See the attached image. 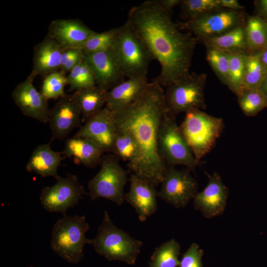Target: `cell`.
Wrapping results in <instances>:
<instances>
[{
  "instance_id": "1",
  "label": "cell",
  "mask_w": 267,
  "mask_h": 267,
  "mask_svg": "<svg viewBox=\"0 0 267 267\" xmlns=\"http://www.w3.org/2000/svg\"><path fill=\"white\" fill-rule=\"evenodd\" d=\"M171 13L156 0H147L133 7L126 22L159 62L161 72L154 80L166 87L190 74L198 41L192 34L180 32Z\"/></svg>"
},
{
  "instance_id": "2",
  "label": "cell",
  "mask_w": 267,
  "mask_h": 267,
  "mask_svg": "<svg viewBox=\"0 0 267 267\" xmlns=\"http://www.w3.org/2000/svg\"><path fill=\"white\" fill-rule=\"evenodd\" d=\"M164 92L153 80L135 101L113 112L116 128L129 132L138 147V160L132 174L155 186L161 184L167 168L158 147L159 128L167 113Z\"/></svg>"
},
{
  "instance_id": "3",
  "label": "cell",
  "mask_w": 267,
  "mask_h": 267,
  "mask_svg": "<svg viewBox=\"0 0 267 267\" xmlns=\"http://www.w3.org/2000/svg\"><path fill=\"white\" fill-rule=\"evenodd\" d=\"M91 245L96 252L109 261L135 264L143 243L117 227L108 213L104 212L102 221Z\"/></svg>"
},
{
  "instance_id": "4",
  "label": "cell",
  "mask_w": 267,
  "mask_h": 267,
  "mask_svg": "<svg viewBox=\"0 0 267 267\" xmlns=\"http://www.w3.org/2000/svg\"><path fill=\"white\" fill-rule=\"evenodd\" d=\"M179 127L198 165L213 148L224 124L222 118L211 116L196 109L185 113Z\"/></svg>"
},
{
  "instance_id": "5",
  "label": "cell",
  "mask_w": 267,
  "mask_h": 267,
  "mask_svg": "<svg viewBox=\"0 0 267 267\" xmlns=\"http://www.w3.org/2000/svg\"><path fill=\"white\" fill-rule=\"evenodd\" d=\"M89 228L85 216L64 215L53 225L51 249L69 263H79L84 257L85 245L91 243L86 236Z\"/></svg>"
},
{
  "instance_id": "6",
  "label": "cell",
  "mask_w": 267,
  "mask_h": 267,
  "mask_svg": "<svg viewBox=\"0 0 267 267\" xmlns=\"http://www.w3.org/2000/svg\"><path fill=\"white\" fill-rule=\"evenodd\" d=\"M116 28L113 44L110 48L126 77L146 76L151 54L138 35L127 24Z\"/></svg>"
},
{
  "instance_id": "7",
  "label": "cell",
  "mask_w": 267,
  "mask_h": 267,
  "mask_svg": "<svg viewBox=\"0 0 267 267\" xmlns=\"http://www.w3.org/2000/svg\"><path fill=\"white\" fill-rule=\"evenodd\" d=\"M204 73H192L167 86L164 99L167 113L176 117L180 112L205 109Z\"/></svg>"
},
{
  "instance_id": "8",
  "label": "cell",
  "mask_w": 267,
  "mask_h": 267,
  "mask_svg": "<svg viewBox=\"0 0 267 267\" xmlns=\"http://www.w3.org/2000/svg\"><path fill=\"white\" fill-rule=\"evenodd\" d=\"M100 165L99 171L88 183L91 200L103 198L122 205L125 201L124 189L127 181V172L120 165L115 155L103 156Z\"/></svg>"
},
{
  "instance_id": "9",
  "label": "cell",
  "mask_w": 267,
  "mask_h": 267,
  "mask_svg": "<svg viewBox=\"0 0 267 267\" xmlns=\"http://www.w3.org/2000/svg\"><path fill=\"white\" fill-rule=\"evenodd\" d=\"M175 116L166 113L158 133V147L164 162L170 166L183 165L194 171L197 165Z\"/></svg>"
},
{
  "instance_id": "10",
  "label": "cell",
  "mask_w": 267,
  "mask_h": 267,
  "mask_svg": "<svg viewBox=\"0 0 267 267\" xmlns=\"http://www.w3.org/2000/svg\"><path fill=\"white\" fill-rule=\"evenodd\" d=\"M243 10L222 8L194 19L179 22L178 28L192 34L198 41L222 35L236 27L245 26Z\"/></svg>"
},
{
  "instance_id": "11",
  "label": "cell",
  "mask_w": 267,
  "mask_h": 267,
  "mask_svg": "<svg viewBox=\"0 0 267 267\" xmlns=\"http://www.w3.org/2000/svg\"><path fill=\"white\" fill-rule=\"evenodd\" d=\"M52 186L43 188L40 200L42 206L50 213H61L77 205L86 192L77 176L68 174L66 177H59Z\"/></svg>"
},
{
  "instance_id": "12",
  "label": "cell",
  "mask_w": 267,
  "mask_h": 267,
  "mask_svg": "<svg viewBox=\"0 0 267 267\" xmlns=\"http://www.w3.org/2000/svg\"><path fill=\"white\" fill-rule=\"evenodd\" d=\"M158 197L176 208L184 207L197 193L198 183L187 171L167 167Z\"/></svg>"
},
{
  "instance_id": "13",
  "label": "cell",
  "mask_w": 267,
  "mask_h": 267,
  "mask_svg": "<svg viewBox=\"0 0 267 267\" xmlns=\"http://www.w3.org/2000/svg\"><path fill=\"white\" fill-rule=\"evenodd\" d=\"M116 134L113 113L105 107L87 120L74 136L89 140L104 152H112Z\"/></svg>"
},
{
  "instance_id": "14",
  "label": "cell",
  "mask_w": 267,
  "mask_h": 267,
  "mask_svg": "<svg viewBox=\"0 0 267 267\" xmlns=\"http://www.w3.org/2000/svg\"><path fill=\"white\" fill-rule=\"evenodd\" d=\"M81 121L80 108L73 95H66L59 98L49 112L50 141L63 139L80 126Z\"/></svg>"
},
{
  "instance_id": "15",
  "label": "cell",
  "mask_w": 267,
  "mask_h": 267,
  "mask_svg": "<svg viewBox=\"0 0 267 267\" xmlns=\"http://www.w3.org/2000/svg\"><path fill=\"white\" fill-rule=\"evenodd\" d=\"M35 75L31 74L18 84L12 92V98L25 116L43 123H48L49 109L46 100L33 84Z\"/></svg>"
},
{
  "instance_id": "16",
  "label": "cell",
  "mask_w": 267,
  "mask_h": 267,
  "mask_svg": "<svg viewBox=\"0 0 267 267\" xmlns=\"http://www.w3.org/2000/svg\"><path fill=\"white\" fill-rule=\"evenodd\" d=\"M91 68L96 86L107 92L126 78L111 49L98 52L84 54Z\"/></svg>"
},
{
  "instance_id": "17",
  "label": "cell",
  "mask_w": 267,
  "mask_h": 267,
  "mask_svg": "<svg viewBox=\"0 0 267 267\" xmlns=\"http://www.w3.org/2000/svg\"><path fill=\"white\" fill-rule=\"evenodd\" d=\"M208 182L193 198L194 208L206 218L221 215L224 212L228 196V189L217 173L210 175L206 173Z\"/></svg>"
},
{
  "instance_id": "18",
  "label": "cell",
  "mask_w": 267,
  "mask_h": 267,
  "mask_svg": "<svg viewBox=\"0 0 267 267\" xmlns=\"http://www.w3.org/2000/svg\"><path fill=\"white\" fill-rule=\"evenodd\" d=\"M130 186L125 194V200L135 210L140 222H144L157 210L158 192L154 185L132 174Z\"/></svg>"
},
{
  "instance_id": "19",
  "label": "cell",
  "mask_w": 267,
  "mask_h": 267,
  "mask_svg": "<svg viewBox=\"0 0 267 267\" xmlns=\"http://www.w3.org/2000/svg\"><path fill=\"white\" fill-rule=\"evenodd\" d=\"M94 33L79 20L56 19L51 22L48 36L64 50L80 48Z\"/></svg>"
},
{
  "instance_id": "20",
  "label": "cell",
  "mask_w": 267,
  "mask_h": 267,
  "mask_svg": "<svg viewBox=\"0 0 267 267\" xmlns=\"http://www.w3.org/2000/svg\"><path fill=\"white\" fill-rule=\"evenodd\" d=\"M146 76L129 78L107 92L105 107L116 112L138 98L146 89Z\"/></svg>"
},
{
  "instance_id": "21",
  "label": "cell",
  "mask_w": 267,
  "mask_h": 267,
  "mask_svg": "<svg viewBox=\"0 0 267 267\" xmlns=\"http://www.w3.org/2000/svg\"><path fill=\"white\" fill-rule=\"evenodd\" d=\"M63 51L54 40L46 37L35 47L31 73L45 77L58 71L61 68Z\"/></svg>"
},
{
  "instance_id": "22",
  "label": "cell",
  "mask_w": 267,
  "mask_h": 267,
  "mask_svg": "<svg viewBox=\"0 0 267 267\" xmlns=\"http://www.w3.org/2000/svg\"><path fill=\"white\" fill-rule=\"evenodd\" d=\"M63 160L60 152L53 151L50 143L38 145L33 151L26 166L29 173H35L42 177H59L57 171Z\"/></svg>"
},
{
  "instance_id": "23",
  "label": "cell",
  "mask_w": 267,
  "mask_h": 267,
  "mask_svg": "<svg viewBox=\"0 0 267 267\" xmlns=\"http://www.w3.org/2000/svg\"><path fill=\"white\" fill-rule=\"evenodd\" d=\"M104 153L89 140L74 136L66 139L61 154L66 157L73 158L78 164L94 168L100 164Z\"/></svg>"
},
{
  "instance_id": "24",
  "label": "cell",
  "mask_w": 267,
  "mask_h": 267,
  "mask_svg": "<svg viewBox=\"0 0 267 267\" xmlns=\"http://www.w3.org/2000/svg\"><path fill=\"white\" fill-rule=\"evenodd\" d=\"M207 48L226 52H248L245 26L236 27L222 35L201 40Z\"/></svg>"
},
{
  "instance_id": "25",
  "label": "cell",
  "mask_w": 267,
  "mask_h": 267,
  "mask_svg": "<svg viewBox=\"0 0 267 267\" xmlns=\"http://www.w3.org/2000/svg\"><path fill=\"white\" fill-rule=\"evenodd\" d=\"M107 92L95 86L76 90L73 94L80 108L82 122H85L103 108L106 103Z\"/></svg>"
},
{
  "instance_id": "26",
  "label": "cell",
  "mask_w": 267,
  "mask_h": 267,
  "mask_svg": "<svg viewBox=\"0 0 267 267\" xmlns=\"http://www.w3.org/2000/svg\"><path fill=\"white\" fill-rule=\"evenodd\" d=\"M248 53L259 52L267 47V22L258 16H249L245 25Z\"/></svg>"
},
{
  "instance_id": "27",
  "label": "cell",
  "mask_w": 267,
  "mask_h": 267,
  "mask_svg": "<svg viewBox=\"0 0 267 267\" xmlns=\"http://www.w3.org/2000/svg\"><path fill=\"white\" fill-rule=\"evenodd\" d=\"M112 152L116 156L128 162V167L132 172L138 158V149L132 135L127 131L117 128V134Z\"/></svg>"
},
{
  "instance_id": "28",
  "label": "cell",
  "mask_w": 267,
  "mask_h": 267,
  "mask_svg": "<svg viewBox=\"0 0 267 267\" xmlns=\"http://www.w3.org/2000/svg\"><path fill=\"white\" fill-rule=\"evenodd\" d=\"M180 245L171 239L155 249L150 257L149 267H177L180 261Z\"/></svg>"
},
{
  "instance_id": "29",
  "label": "cell",
  "mask_w": 267,
  "mask_h": 267,
  "mask_svg": "<svg viewBox=\"0 0 267 267\" xmlns=\"http://www.w3.org/2000/svg\"><path fill=\"white\" fill-rule=\"evenodd\" d=\"M267 74V70L262 62L259 53H247L241 89H258Z\"/></svg>"
},
{
  "instance_id": "30",
  "label": "cell",
  "mask_w": 267,
  "mask_h": 267,
  "mask_svg": "<svg viewBox=\"0 0 267 267\" xmlns=\"http://www.w3.org/2000/svg\"><path fill=\"white\" fill-rule=\"evenodd\" d=\"M237 96L240 108L246 116H254L267 107V98L258 89H242Z\"/></svg>"
},
{
  "instance_id": "31",
  "label": "cell",
  "mask_w": 267,
  "mask_h": 267,
  "mask_svg": "<svg viewBox=\"0 0 267 267\" xmlns=\"http://www.w3.org/2000/svg\"><path fill=\"white\" fill-rule=\"evenodd\" d=\"M71 90L92 88L96 86L93 72L85 59L75 67L67 76Z\"/></svg>"
},
{
  "instance_id": "32",
  "label": "cell",
  "mask_w": 267,
  "mask_h": 267,
  "mask_svg": "<svg viewBox=\"0 0 267 267\" xmlns=\"http://www.w3.org/2000/svg\"><path fill=\"white\" fill-rule=\"evenodd\" d=\"M179 5L185 21L222 8L219 0H182Z\"/></svg>"
},
{
  "instance_id": "33",
  "label": "cell",
  "mask_w": 267,
  "mask_h": 267,
  "mask_svg": "<svg viewBox=\"0 0 267 267\" xmlns=\"http://www.w3.org/2000/svg\"><path fill=\"white\" fill-rule=\"evenodd\" d=\"M226 53L229 59L227 86L237 95L241 89L245 67V56L248 52Z\"/></svg>"
},
{
  "instance_id": "34",
  "label": "cell",
  "mask_w": 267,
  "mask_h": 267,
  "mask_svg": "<svg viewBox=\"0 0 267 267\" xmlns=\"http://www.w3.org/2000/svg\"><path fill=\"white\" fill-rule=\"evenodd\" d=\"M67 85V76L61 70L58 71L44 77L41 92L47 100L60 98L66 95L64 88Z\"/></svg>"
},
{
  "instance_id": "35",
  "label": "cell",
  "mask_w": 267,
  "mask_h": 267,
  "mask_svg": "<svg viewBox=\"0 0 267 267\" xmlns=\"http://www.w3.org/2000/svg\"><path fill=\"white\" fill-rule=\"evenodd\" d=\"M116 28L101 33L95 32L80 47L84 54L95 53L110 49L114 41Z\"/></svg>"
},
{
  "instance_id": "36",
  "label": "cell",
  "mask_w": 267,
  "mask_h": 267,
  "mask_svg": "<svg viewBox=\"0 0 267 267\" xmlns=\"http://www.w3.org/2000/svg\"><path fill=\"white\" fill-rule=\"evenodd\" d=\"M207 60L219 79L227 86L229 59L226 52L207 48Z\"/></svg>"
},
{
  "instance_id": "37",
  "label": "cell",
  "mask_w": 267,
  "mask_h": 267,
  "mask_svg": "<svg viewBox=\"0 0 267 267\" xmlns=\"http://www.w3.org/2000/svg\"><path fill=\"white\" fill-rule=\"evenodd\" d=\"M204 251L196 243H192L183 255L179 267H203L202 258Z\"/></svg>"
},
{
  "instance_id": "38",
  "label": "cell",
  "mask_w": 267,
  "mask_h": 267,
  "mask_svg": "<svg viewBox=\"0 0 267 267\" xmlns=\"http://www.w3.org/2000/svg\"><path fill=\"white\" fill-rule=\"evenodd\" d=\"M82 52H83V51L79 48H68L64 49L61 55V68L73 57Z\"/></svg>"
},
{
  "instance_id": "39",
  "label": "cell",
  "mask_w": 267,
  "mask_h": 267,
  "mask_svg": "<svg viewBox=\"0 0 267 267\" xmlns=\"http://www.w3.org/2000/svg\"><path fill=\"white\" fill-rule=\"evenodd\" d=\"M84 58V53H82L75 56L69 61H68L65 65H64L60 70L65 73L66 72H70L75 67L79 64Z\"/></svg>"
},
{
  "instance_id": "40",
  "label": "cell",
  "mask_w": 267,
  "mask_h": 267,
  "mask_svg": "<svg viewBox=\"0 0 267 267\" xmlns=\"http://www.w3.org/2000/svg\"><path fill=\"white\" fill-rule=\"evenodd\" d=\"M220 6L222 8L235 10H243L244 7L236 0H219Z\"/></svg>"
},
{
  "instance_id": "41",
  "label": "cell",
  "mask_w": 267,
  "mask_h": 267,
  "mask_svg": "<svg viewBox=\"0 0 267 267\" xmlns=\"http://www.w3.org/2000/svg\"><path fill=\"white\" fill-rule=\"evenodd\" d=\"M255 4L258 13L257 16L267 22V0H256Z\"/></svg>"
},
{
  "instance_id": "42",
  "label": "cell",
  "mask_w": 267,
  "mask_h": 267,
  "mask_svg": "<svg viewBox=\"0 0 267 267\" xmlns=\"http://www.w3.org/2000/svg\"><path fill=\"white\" fill-rule=\"evenodd\" d=\"M157 4L163 9L172 12L173 9L178 5H179L180 0H156Z\"/></svg>"
},
{
  "instance_id": "43",
  "label": "cell",
  "mask_w": 267,
  "mask_h": 267,
  "mask_svg": "<svg viewBox=\"0 0 267 267\" xmlns=\"http://www.w3.org/2000/svg\"><path fill=\"white\" fill-rule=\"evenodd\" d=\"M258 90L267 98V74L263 80Z\"/></svg>"
},
{
  "instance_id": "44",
  "label": "cell",
  "mask_w": 267,
  "mask_h": 267,
  "mask_svg": "<svg viewBox=\"0 0 267 267\" xmlns=\"http://www.w3.org/2000/svg\"><path fill=\"white\" fill-rule=\"evenodd\" d=\"M258 53L262 62L267 70V47Z\"/></svg>"
}]
</instances>
